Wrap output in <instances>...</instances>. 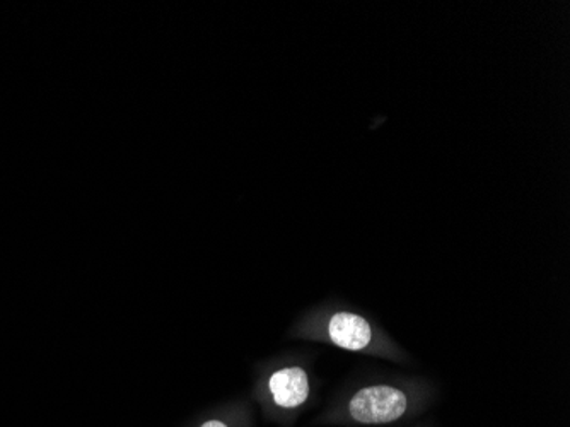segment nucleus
Here are the masks:
<instances>
[{
    "mask_svg": "<svg viewBox=\"0 0 570 427\" xmlns=\"http://www.w3.org/2000/svg\"><path fill=\"white\" fill-rule=\"evenodd\" d=\"M438 390L429 379L414 376L371 378L341 390L314 426L390 427L410 423L435 405Z\"/></svg>",
    "mask_w": 570,
    "mask_h": 427,
    "instance_id": "f257e3e1",
    "label": "nucleus"
},
{
    "mask_svg": "<svg viewBox=\"0 0 570 427\" xmlns=\"http://www.w3.org/2000/svg\"><path fill=\"white\" fill-rule=\"evenodd\" d=\"M298 337L320 340L341 351L376 355L394 363H406V352L373 320L349 308L328 307L313 311L298 327Z\"/></svg>",
    "mask_w": 570,
    "mask_h": 427,
    "instance_id": "f03ea898",
    "label": "nucleus"
},
{
    "mask_svg": "<svg viewBox=\"0 0 570 427\" xmlns=\"http://www.w3.org/2000/svg\"><path fill=\"white\" fill-rule=\"evenodd\" d=\"M316 399V381L298 361H282L261 371L254 388V400L263 419L278 427H294Z\"/></svg>",
    "mask_w": 570,
    "mask_h": 427,
    "instance_id": "7ed1b4c3",
    "label": "nucleus"
},
{
    "mask_svg": "<svg viewBox=\"0 0 570 427\" xmlns=\"http://www.w3.org/2000/svg\"><path fill=\"white\" fill-rule=\"evenodd\" d=\"M189 427H255L254 407L249 402L225 403L198 415Z\"/></svg>",
    "mask_w": 570,
    "mask_h": 427,
    "instance_id": "20e7f679",
    "label": "nucleus"
},
{
    "mask_svg": "<svg viewBox=\"0 0 570 427\" xmlns=\"http://www.w3.org/2000/svg\"><path fill=\"white\" fill-rule=\"evenodd\" d=\"M414 427H432V424H417V426Z\"/></svg>",
    "mask_w": 570,
    "mask_h": 427,
    "instance_id": "39448f33",
    "label": "nucleus"
}]
</instances>
